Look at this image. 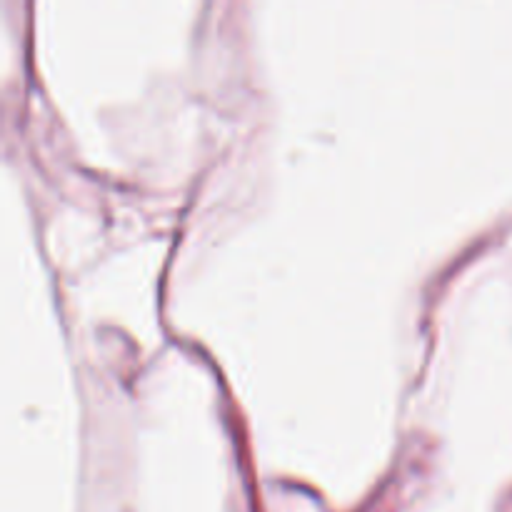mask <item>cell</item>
<instances>
[]
</instances>
